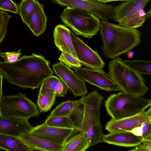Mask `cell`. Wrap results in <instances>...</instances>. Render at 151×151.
Instances as JSON below:
<instances>
[{
  "instance_id": "cell-17",
  "label": "cell",
  "mask_w": 151,
  "mask_h": 151,
  "mask_svg": "<svg viewBox=\"0 0 151 151\" xmlns=\"http://www.w3.org/2000/svg\"><path fill=\"white\" fill-rule=\"evenodd\" d=\"M71 32L65 25H57L53 32L54 42L60 51L70 53L77 58L71 40Z\"/></svg>"
},
{
  "instance_id": "cell-35",
  "label": "cell",
  "mask_w": 151,
  "mask_h": 151,
  "mask_svg": "<svg viewBox=\"0 0 151 151\" xmlns=\"http://www.w3.org/2000/svg\"><path fill=\"white\" fill-rule=\"evenodd\" d=\"M127 131L131 132L135 136L142 137V129L140 125L134 127L130 130Z\"/></svg>"
},
{
  "instance_id": "cell-42",
  "label": "cell",
  "mask_w": 151,
  "mask_h": 151,
  "mask_svg": "<svg viewBox=\"0 0 151 151\" xmlns=\"http://www.w3.org/2000/svg\"><path fill=\"white\" fill-rule=\"evenodd\" d=\"M1 150V149L0 148V150Z\"/></svg>"
},
{
  "instance_id": "cell-34",
  "label": "cell",
  "mask_w": 151,
  "mask_h": 151,
  "mask_svg": "<svg viewBox=\"0 0 151 151\" xmlns=\"http://www.w3.org/2000/svg\"><path fill=\"white\" fill-rule=\"evenodd\" d=\"M132 149L129 150L131 151H151V141L143 140L142 142L136 146Z\"/></svg>"
},
{
  "instance_id": "cell-23",
  "label": "cell",
  "mask_w": 151,
  "mask_h": 151,
  "mask_svg": "<svg viewBox=\"0 0 151 151\" xmlns=\"http://www.w3.org/2000/svg\"><path fill=\"white\" fill-rule=\"evenodd\" d=\"M56 95L54 92L44 94L39 93L37 104L40 112H46L51 109L55 100Z\"/></svg>"
},
{
  "instance_id": "cell-3",
  "label": "cell",
  "mask_w": 151,
  "mask_h": 151,
  "mask_svg": "<svg viewBox=\"0 0 151 151\" xmlns=\"http://www.w3.org/2000/svg\"><path fill=\"white\" fill-rule=\"evenodd\" d=\"M108 70V74L121 91L143 97L149 91L142 74L131 68L121 58L113 59L109 63Z\"/></svg>"
},
{
  "instance_id": "cell-24",
  "label": "cell",
  "mask_w": 151,
  "mask_h": 151,
  "mask_svg": "<svg viewBox=\"0 0 151 151\" xmlns=\"http://www.w3.org/2000/svg\"><path fill=\"white\" fill-rule=\"evenodd\" d=\"M35 0H22L18 6L19 14L22 22L27 25L35 7Z\"/></svg>"
},
{
  "instance_id": "cell-27",
  "label": "cell",
  "mask_w": 151,
  "mask_h": 151,
  "mask_svg": "<svg viewBox=\"0 0 151 151\" xmlns=\"http://www.w3.org/2000/svg\"><path fill=\"white\" fill-rule=\"evenodd\" d=\"M58 60L60 62L73 68L81 67L82 65L77 58L71 54L66 52H62Z\"/></svg>"
},
{
  "instance_id": "cell-30",
  "label": "cell",
  "mask_w": 151,
  "mask_h": 151,
  "mask_svg": "<svg viewBox=\"0 0 151 151\" xmlns=\"http://www.w3.org/2000/svg\"><path fill=\"white\" fill-rule=\"evenodd\" d=\"M0 10L19 14L18 6L12 0H0Z\"/></svg>"
},
{
  "instance_id": "cell-13",
  "label": "cell",
  "mask_w": 151,
  "mask_h": 151,
  "mask_svg": "<svg viewBox=\"0 0 151 151\" xmlns=\"http://www.w3.org/2000/svg\"><path fill=\"white\" fill-rule=\"evenodd\" d=\"M151 121V109L134 116L120 119H111L107 122L105 129L109 132L128 131L145 122Z\"/></svg>"
},
{
  "instance_id": "cell-33",
  "label": "cell",
  "mask_w": 151,
  "mask_h": 151,
  "mask_svg": "<svg viewBox=\"0 0 151 151\" xmlns=\"http://www.w3.org/2000/svg\"><path fill=\"white\" fill-rule=\"evenodd\" d=\"M140 125L142 128V137L143 140L151 141V121L143 122Z\"/></svg>"
},
{
  "instance_id": "cell-28",
  "label": "cell",
  "mask_w": 151,
  "mask_h": 151,
  "mask_svg": "<svg viewBox=\"0 0 151 151\" xmlns=\"http://www.w3.org/2000/svg\"><path fill=\"white\" fill-rule=\"evenodd\" d=\"M79 99V103L73 111L70 116L76 128L77 132H79V129L84 112L83 104L80 99Z\"/></svg>"
},
{
  "instance_id": "cell-26",
  "label": "cell",
  "mask_w": 151,
  "mask_h": 151,
  "mask_svg": "<svg viewBox=\"0 0 151 151\" xmlns=\"http://www.w3.org/2000/svg\"><path fill=\"white\" fill-rule=\"evenodd\" d=\"M60 78L52 75L45 80L41 83L39 93L44 94L54 92L56 85Z\"/></svg>"
},
{
  "instance_id": "cell-4",
  "label": "cell",
  "mask_w": 151,
  "mask_h": 151,
  "mask_svg": "<svg viewBox=\"0 0 151 151\" xmlns=\"http://www.w3.org/2000/svg\"><path fill=\"white\" fill-rule=\"evenodd\" d=\"M104 97L97 90L81 97L84 112L79 132L85 134L90 147L102 142L104 134L100 122V110Z\"/></svg>"
},
{
  "instance_id": "cell-25",
  "label": "cell",
  "mask_w": 151,
  "mask_h": 151,
  "mask_svg": "<svg viewBox=\"0 0 151 151\" xmlns=\"http://www.w3.org/2000/svg\"><path fill=\"white\" fill-rule=\"evenodd\" d=\"M123 61L131 68L141 74L151 75V61L142 60Z\"/></svg>"
},
{
  "instance_id": "cell-12",
  "label": "cell",
  "mask_w": 151,
  "mask_h": 151,
  "mask_svg": "<svg viewBox=\"0 0 151 151\" xmlns=\"http://www.w3.org/2000/svg\"><path fill=\"white\" fill-rule=\"evenodd\" d=\"M77 132L75 129L51 126L44 122L33 127L29 133L63 146L69 138Z\"/></svg>"
},
{
  "instance_id": "cell-39",
  "label": "cell",
  "mask_w": 151,
  "mask_h": 151,
  "mask_svg": "<svg viewBox=\"0 0 151 151\" xmlns=\"http://www.w3.org/2000/svg\"><path fill=\"white\" fill-rule=\"evenodd\" d=\"M146 17L150 18L151 17V10L145 13Z\"/></svg>"
},
{
  "instance_id": "cell-7",
  "label": "cell",
  "mask_w": 151,
  "mask_h": 151,
  "mask_svg": "<svg viewBox=\"0 0 151 151\" xmlns=\"http://www.w3.org/2000/svg\"><path fill=\"white\" fill-rule=\"evenodd\" d=\"M39 112L36 104L24 93L2 96L0 99V116L6 118L28 120L38 117Z\"/></svg>"
},
{
  "instance_id": "cell-21",
  "label": "cell",
  "mask_w": 151,
  "mask_h": 151,
  "mask_svg": "<svg viewBox=\"0 0 151 151\" xmlns=\"http://www.w3.org/2000/svg\"><path fill=\"white\" fill-rule=\"evenodd\" d=\"M80 102V99L68 100L62 102L51 112V116H70Z\"/></svg>"
},
{
  "instance_id": "cell-22",
  "label": "cell",
  "mask_w": 151,
  "mask_h": 151,
  "mask_svg": "<svg viewBox=\"0 0 151 151\" xmlns=\"http://www.w3.org/2000/svg\"><path fill=\"white\" fill-rule=\"evenodd\" d=\"M44 123L51 126L75 129L77 131L76 128L70 116H51L49 115L47 116Z\"/></svg>"
},
{
  "instance_id": "cell-5",
  "label": "cell",
  "mask_w": 151,
  "mask_h": 151,
  "mask_svg": "<svg viewBox=\"0 0 151 151\" xmlns=\"http://www.w3.org/2000/svg\"><path fill=\"white\" fill-rule=\"evenodd\" d=\"M151 105L150 99L131 96L122 91L112 94L105 101L107 113L111 119L115 120L139 114Z\"/></svg>"
},
{
  "instance_id": "cell-41",
  "label": "cell",
  "mask_w": 151,
  "mask_h": 151,
  "mask_svg": "<svg viewBox=\"0 0 151 151\" xmlns=\"http://www.w3.org/2000/svg\"><path fill=\"white\" fill-rule=\"evenodd\" d=\"M1 52L0 51V57H1V56H0V54H1Z\"/></svg>"
},
{
  "instance_id": "cell-1",
  "label": "cell",
  "mask_w": 151,
  "mask_h": 151,
  "mask_svg": "<svg viewBox=\"0 0 151 151\" xmlns=\"http://www.w3.org/2000/svg\"><path fill=\"white\" fill-rule=\"evenodd\" d=\"M50 64L44 57L32 53L13 63L0 61V72L9 83L33 89L53 74Z\"/></svg>"
},
{
  "instance_id": "cell-16",
  "label": "cell",
  "mask_w": 151,
  "mask_h": 151,
  "mask_svg": "<svg viewBox=\"0 0 151 151\" xmlns=\"http://www.w3.org/2000/svg\"><path fill=\"white\" fill-rule=\"evenodd\" d=\"M47 21V17L44 12L43 5L36 0L34 9L27 26L34 35L38 37L46 30Z\"/></svg>"
},
{
  "instance_id": "cell-6",
  "label": "cell",
  "mask_w": 151,
  "mask_h": 151,
  "mask_svg": "<svg viewBox=\"0 0 151 151\" xmlns=\"http://www.w3.org/2000/svg\"><path fill=\"white\" fill-rule=\"evenodd\" d=\"M61 20L78 35L91 39L99 31V18L85 10L67 7L60 15Z\"/></svg>"
},
{
  "instance_id": "cell-15",
  "label": "cell",
  "mask_w": 151,
  "mask_h": 151,
  "mask_svg": "<svg viewBox=\"0 0 151 151\" xmlns=\"http://www.w3.org/2000/svg\"><path fill=\"white\" fill-rule=\"evenodd\" d=\"M143 140L141 137L135 136L127 131L109 132L107 134H104L102 137V142L127 147L136 146Z\"/></svg>"
},
{
  "instance_id": "cell-32",
  "label": "cell",
  "mask_w": 151,
  "mask_h": 151,
  "mask_svg": "<svg viewBox=\"0 0 151 151\" xmlns=\"http://www.w3.org/2000/svg\"><path fill=\"white\" fill-rule=\"evenodd\" d=\"M69 90L66 85L60 78L56 85L54 92L56 96L63 97L67 95Z\"/></svg>"
},
{
  "instance_id": "cell-14",
  "label": "cell",
  "mask_w": 151,
  "mask_h": 151,
  "mask_svg": "<svg viewBox=\"0 0 151 151\" xmlns=\"http://www.w3.org/2000/svg\"><path fill=\"white\" fill-rule=\"evenodd\" d=\"M33 127L28 120L0 116V133L20 137L29 133Z\"/></svg>"
},
{
  "instance_id": "cell-31",
  "label": "cell",
  "mask_w": 151,
  "mask_h": 151,
  "mask_svg": "<svg viewBox=\"0 0 151 151\" xmlns=\"http://www.w3.org/2000/svg\"><path fill=\"white\" fill-rule=\"evenodd\" d=\"M21 49L17 52H1L0 56L4 60V61L8 63H13L21 58L22 53Z\"/></svg>"
},
{
  "instance_id": "cell-19",
  "label": "cell",
  "mask_w": 151,
  "mask_h": 151,
  "mask_svg": "<svg viewBox=\"0 0 151 151\" xmlns=\"http://www.w3.org/2000/svg\"><path fill=\"white\" fill-rule=\"evenodd\" d=\"M0 148L9 151H31L19 137L0 133Z\"/></svg>"
},
{
  "instance_id": "cell-18",
  "label": "cell",
  "mask_w": 151,
  "mask_h": 151,
  "mask_svg": "<svg viewBox=\"0 0 151 151\" xmlns=\"http://www.w3.org/2000/svg\"><path fill=\"white\" fill-rule=\"evenodd\" d=\"M20 138L31 151H62L63 146L50 142L29 133L24 134Z\"/></svg>"
},
{
  "instance_id": "cell-10",
  "label": "cell",
  "mask_w": 151,
  "mask_h": 151,
  "mask_svg": "<svg viewBox=\"0 0 151 151\" xmlns=\"http://www.w3.org/2000/svg\"><path fill=\"white\" fill-rule=\"evenodd\" d=\"M70 36L78 60L90 68L101 69L105 63L98 52L89 47L81 40L71 32Z\"/></svg>"
},
{
  "instance_id": "cell-36",
  "label": "cell",
  "mask_w": 151,
  "mask_h": 151,
  "mask_svg": "<svg viewBox=\"0 0 151 151\" xmlns=\"http://www.w3.org/2000/svg\"><path fill=\"white\" fill-rule=\"evenodd\" d=\"M98 1L103 3H106L107 2H110L114 1H125L128 2L133 1L135 0H97Z\"/></svg>"
},
{
  "instance_id": "cell-29",
  "label": "cell",
  "mask_w": 151,
  "mask_h": 151,
  "mask_svg": "<svg viewBox=\"0 0 151 151\" xmlns=\"http://www.w3.org/2000/svg\"><path fill=\"white\" fill-rule=\"evenodd\" d=\"M11 16L4 11L0 10V43L5 37Z\"/></svg>"
},
{
  "instance_id": "cell-9",
  "label": "cell",
  "mask_w": 151,
  "mask_h": 151,
  "mask_svg": "<svg viewBox=\"0 0 151 151\" xmlns=\"http://www.w3.org/2000/svg\"><path fill=\"white\" fill-rule=\"evenodd\" d=\"M76 74L84 81L107 91H120L109 75L101 69L80 67L74 68Z\"/></svg>"
},
{
  "instance_id": "cell-20",
  "label": "cell",
  "mask_w": 151,
  "mask_h": 151,
  "mask_svg": "<svg viewBox=\"0 0 151 151\" xmlns=\"http://www.w3.org/2000/svg\"><path fill=\"white\" fill-rule=\"evenodd\" d=\"M90 147L85 134L80 132L68 140L63 146L62 151H84Z\"/></svg>"
},
{
  "instance_id": "cell-2",
  "label": "cell",
  "mask_w": 151,
  "mask_h": 151,
  "mask_svg": "<svg viewBox=\"0 0 151 151\" xmlns=\"http://www.w3.org/2000/svg\"><path fill=\"white\" fill-rule=\"evenodd\" d=\"M99 31L103 42L101 49L108 58L113 59L126 53L141 42L142 33L137 28L102 20Z\"/></svg>"
},
{
  "instance_id": "cell-37",
  "label": "cell",
  "mask_w": 151,
  "mask_h": 151,
  "mask_svg": "<svg viewBox=\"0 0 151 151\" xmlns=\"http://www.w3.org/2000/svg\"><path fill=\"white\" fill-rule=\"evenodd\" d=\"M3 76L2 74L0 75V99L2 95V81Z\"/></svg>"
},
{
  "instance_id": "cell-38",
  "label": "cell",
  "mask_w": 151,
  "mask_h": 151,
  "mask_svg": "<svg viewBox=\"0 0 151 151\" xmlns=\"http://www.w3.org/2000/svg\"><path fill=\"white\" fill-rule=\"evenodd\" d=\"M134 54V52L133 51H129L127 52V55L128 58H131L133 57Z\"/></svg>"
},
{
  "instance_id": "cell-40",
  "label": "cell",
  "mask_w": 151,
  "mask_h": 151,
  "mask_svg": "<svg viewBox=\"0 0 151 151\" xmlns=\"http://www.w3.org/2000/svg\"><path fill=\"white\" fill-rule=\"evenodd\" d=\"M1 72H0V75H1Z\"/></svg>"
},
{
  "instance_id": "cell-8",
  "label": "cell",
  "mask_w": 151,
  "mask_h": 151,
  "mask_svg": "<svg viewBox=\"0 0 151 151\" xmlns=\"http://www.w3.org/2000/svg\"><path fill=\"white\" fill-rule=\"evenodd\" d=\"M150 0H135L120 3L115 6L114 20L125 27L137 28L145 19L144 9Z\"/></svg>"
},
{
  "instance_id": "cell-11",
  "label": "cell",
  "mask_w": 151,
  "mask_h": 151,
  "mask_svg": "<svg viewBox=\"0 0 151 151\" xmlns=\"http://www.w3.org/2000/svg\"><path fill=\"white\" fill-rule=\"evenodd\" d=\"M52 68L56 75L63 81L75 97L86 95L88 90L85 81L69 67L59 62L53 65Z\"/></svg>"
}]
</instances>
